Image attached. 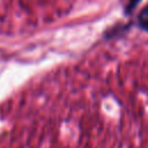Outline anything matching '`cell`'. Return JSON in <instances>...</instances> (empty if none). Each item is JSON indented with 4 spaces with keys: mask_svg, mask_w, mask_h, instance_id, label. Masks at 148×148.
<instances>
[{
    "mask_svg": "<svg viewBox=\"0 0 148 148\" xmlns=\"http://www.w3.org/2000/svg\"><path fill=\"white\" fill-rule=\"evenodd\" d=\"M138 25L148 32V3L143 7V9L140 12L138 16Z\"/></svg>",
    "mask_w": 148,
    "mask_h": 148,
    "instance_id": "1",
    "label": "cell"
},
{
    "mask_svg": "<svg viewBox=\"0 0 148 148\" xmlns=\"http://www.w3.org/2000/svg\"><path fill=\"white\" fill-rule=\"evenodd\" d=\"M140 1H141V0H127V2H126V5H125V10H124V12L126 13V15H130Z\"/></svg>",
    "mask_w": 148,
    "mask_h": 148,
    "instance_id": "2",
    "label": "cell"
}]
</instances>
